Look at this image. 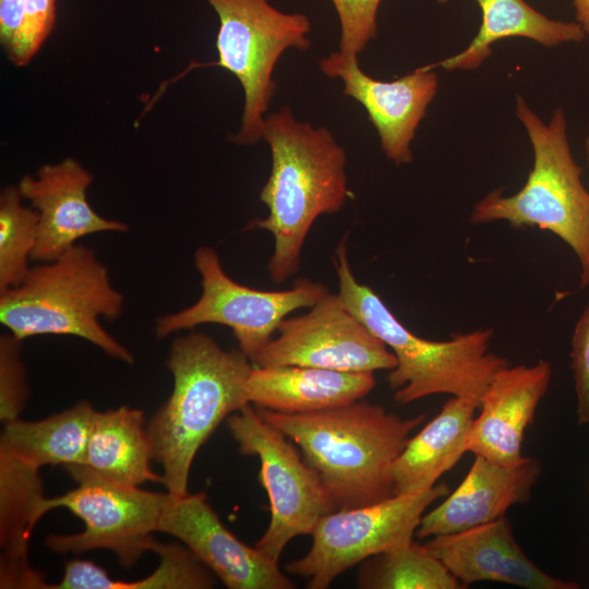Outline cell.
<instances>
[{
  "mask_svg": "<svg viewBox=\"0 0 589 589\" xmlns=\"http://www.w3.org/2000/svg\"><path fill=\"white\" fill-rule=\"evenodd\" d=\"M262 140L272 154L271 175L260 193L268 215L254 219L247 229L272 233L267 272L273 283L283 284L298 273L315 219L339 212L352 196L347 154L327 128L297 120L289 106L265 117Z\"/></svg>",
  "mask_w": 589,
  "mask_h": 589,
  "instance_id": "6da1fadb",
  "label": "cell"
},
{
  "mask_svg": "<svg viewBox=\"0 0 589 589\" xmlns=\"http://www.w3.org/2000/svg\"><path fill=\"white\" fill-rule=\"evenodd\" d=\"M255 408L298 446L336 510L394 496L393 465L426 419L425 413L402 418L361 399L308 413Z\"/></svg>",
  "mask_w": 589,
  "mask_h": 589,
  "instance_id": "7a4b0ae2",
  "label": "cell"
},
{
  "mask_svg": "<svg viewBox=\"0 0 589 589\" xmlns=\"http://www.w3.org/2000/svg\"><path fill=\"white\" fill-rule=\"evenodd\" d=\"M167 366L173 388L146 425L163 484L176 496L189 493L193 459L217 426L250 404L247 381L253 368L238 349L225 350L211 336L189 330L170 346Z\"/></svg>",
  "mask_w": 589,
  "mask_h": 589,
  "instance_id": "3957f363",
  "label": "cell"
},
{
  "mask_svg": "<svg viewBox=\"0 0 589 589\" xmlns=\"http://www.w3.org/2000/svg\"><path fill=\"white\" fill-rule=\"evenodd\" d=\"M334 265L346 308L396 357V366L387 375L396 402L407 405L436 394L480 400L493 377L509 365L505 357L490 351L492 328L455 334L447 340L411 333L369 286L356 279L348 261L347 235L336 249Z\"/></svg>",
  "mask_w": 589,
  "mask_h": 589,
  "instance_id": "277c9868",
  "label": "cell"
},
{
  "mask_svg": "<svg viewBox=\"0 0 589 589\" xmlns=\"http://www.w3.org/2000/svg\"><path fill=\"white\" fill-rule=\"evenodd\" d=\"M123 304L107 266L91 248L77 243L31 267L20 285L0 292V323L22 341L40 335L75 336L132 364V352L101 324L118 318Z\"/></svg>",
  "mask_w": 589,
  "mask_h": 589,
  "instance_id": "5b68a950",
  "label": "cell"
},
{
  "mask_svg": "<svg viewBox=\"0 0 589 589\" xmlns=\"http://www.w3.org/2000/svg\"><path fill=\"white\" fill-rule=\"evenodd\" d=\"M516 116L525 127L533 149V166L525 185L513 195L501 189L476 203L472 224L505 220L515 228L538 227L564 241L580 263V288L589 286V192L581 182L562 108L544 123L517 96Z\"/></svg>",
  "mask_w": 589,
  "mask_h": 589,
  "instance_id": "8992f818",
  "label": "cell"
},
{
  "mask_svg": "<svg viewBox=\"0 0 589 589\" xmlns=\"http://www.w3.org/2000/svg\"><path fill=\"white\" fill-rule=\"evenodd\" d=\"M216 12L218 60L211 65L233 74L244 101L239 131L230 137L237 145L262 140L266 112L277 91L274 69L288 49L306 51L312 41L310 17L284 12L271 0H206Z\"/></svg>",
  "mask_w": 589,
  "mask_h": 589,
  "instance_id": "52a82bcc",
  "label": "cell"
},
{
  "mask_svg": "<svg viewBox=\"0 0 589 589\" xmlns=\"http://www.w3.org/2000/svg\"><path fill=\"white\" fill-rule=\"evenodd\" d=\"M227 426L239 453L260 460L259 480L269 500L271 520L255 546L278 561L293 538L311 534L318 519L336 507L298 446L251 404L230 414Z\"/></svg>",
  "mask_w": 589,
  "mask_h": 589,
  "instance_id": "ba28073f",
  "label": "cell"
},
{
  "mask_svg": "<svg viewBox=\"0 0 589 589\" xmlns=\"http://www.w3.org/2000/svg\"><path fill=\"white\" fill-rule=\"evenodd\" d=\"M194 266L201 276L202 293L190 306L159 316L154 326L157 338L192 330L203 324L229 327L239 349L253 362L273 338L280 322L291 312L314 305L328 289L306 278L280 291L257 290L231 279L217 252L201 247L194 252Z\"/></svg>",
  "mask_w": 589,
  "mask_h": 589,
  "instance_id": "9c48e42d",
  "label": "cell"
},
{
  "mask_svg": "<svg viewBox=\"0 0 589 589\" xmlns=\"http://www.w3.org/2000/svg\"><path fill=\"white\" fill-rule=\"evenodd\" d=\"M449 492L440 482L420 492L332 512L314 526L308 553L287 563L286 570L305 578L310 589H326L354 565L411 542L426 508Z\"/></svg>",
  "mask_w": 589,
  "mask_h": 589,
  "instance_id": "30bf717a",
  "label": "cell"
},
{
  "mask_svg": "<svg viewBox=\"0 0 589 589\" xmlns=\"http://www.w3.org/2000/svg\"><path fill=\"white\" fill-rule=\"evenodd\" d=\"M62 495L44 498L40 517L63 507L84 522L83 531L73 534H50L45 544L57 553H82L104 549L115 553L119 563L130 568L157 540L159 519L167 493L152 492L139 485L103 480H86Z\"/></svg>",
  "mask_w": 589,
  "mask_h": 589,
  "instance_id": "8fae6325",
  "label": "cell"
},
{
  "mask_svg": "<svg viewBox=\"0 0 589 589\" xmlns=\"http://www.w3.org/2000/svg\"><path fill=\"white\" fill-rule=\"evenodd\" d=\"M310 310L285 317L277 337L253 360L254 366L300 365L349 372L390 371L397 360L360 322L338 293H325Z\"/></svg>",
  "mask_w": 589,
  "mask_h": 589,
  "instance_id": "7c38bea8",
  "label": "cell"
},
{
  "mask_svg": "<svg viewBox=\"0 0 589 589\" xmlns=\"http://www.w3.org/2000/svg\"><path fill=\"white\" fill-rule=\"evenodd\" d=\"M158 531L180 540L229 589L294 587L278 561L226 528L203 492L182 496L168 492Z\"/></svg>",
  "mask_w": 589,
  "mask_h": 589,
  "instance_id": "4fadbf2b",
  "label": "cell"
},
{
  "mask_svg": "<svg viewBox=\"0 0 589 589\" xmlns=\"http://www.w3.org/2000/svg\"><path fill=\"white\" fill-rule=\"evenodd\" d=\"M318 68L339 79L344 95L365 109L385 156L396 165L410 164L411 142L437 92L435 72L422 65L394 81H380L361 70L358 56L339 50L320 59Z\"/></svg>",
  "mask_w": 589,
  "mask_h": 589,
  "instance_id": "5bb4252c",
  "label": "cell"
},
{
  "mask_svg": "<svg viewBox=\"0 0 589 589\" xmlns=\"http://www.w3.org/2000/svg\"><path fill=\"white\" fill-rule=\"evenodd\" d=\"M93 175L76 159L67 157L41 166L35 176L25 175L17 188L38 214V237L33 261L49 262L100 232H125L128 224L107 219L89 205L86 192Z\"/></svg>",
  "mask_w": 589,
  "mask_h": 589,
  "instance_id": "9a60e30c",
  "label": "cell"
},
{
  "mask_svg": "<svg viewBox=\"0 0 589 589\" xmlns=\"http://www.w3.org/2000/svg\"><path fill=\"white\" fill-rule=\"evenodd\" d=\"M551 377V363L542 359L531 365L509 364L502 369L480 397V413L472 421L467 453L504 467L521 462L525 432Z\"/></svg>",
  "mask_w": 589,
  "mask_h": 589,
  "instance_id": "2e32d148",
  "label": "cell"
},
{
  "mask_svg": "<svg viewBox=\"0 0 589 589\" xmlns=\"http://www.w3.org/2000/svg\"><path fill=\"white\" fill-rule=\"evenodd\" d=\"M464 588L496 581L525 589H578L579 584L553 577L537 566L514 537L506 516L425 543Z\"/></svg>",
  "mask_w": 589,
  "mask_h": 589,
  "instance_id": "e0dca14e",
  "label": "cell"
},
{
  "mask_svg": "<svg viewBox=\"0 0 589 589\" xmlns=\"http://www.w3.org/2000/svg\"><path fill=\"white\" fill-rule=\"evenodd\" d=\"M541 472V462L533 457L504 467L474 456L460 484L423 515L416 536L425 539L455 533L504 517L512 506L530 501Z\"/></svg>",
  "mask_w": 589,
  "mask_h": 589,
  "instance_id": "ac0fdd59",
  "label": "cell"
},
{
  "mask_svg": "<svg viewBox=\"0 0 589 589\" xmlns=\"http://www.w3.org/2000/svg\"><path fill=\"white\" fill-rule=\"evenodd\" d=\"M375 384L373 372L253 365L247 381V392L254 407L281 413H308L360 400Z\"/></svg>",
  "mask_w": 589,
  "mask_h": 589,
  "instance_id": "d6986e66",
  "label": "cell"
},
{
  "mask_svg": "<svg viewBox=\"0 0 589 589\" xmlns=\"http://www.w3.org/2000/svg\"><path fill=\"white\" fill-rule=\"evenodd\" d=\"M152 447L140 409L121 406L95 412L85 455L64 467L77 483L103 480L125 485L163 483L151 468Z\"/></svg>",
  "mask_w": 589,
  "mask_h": 589,
  "instance_id": "ffe728a7",
  "label": "cell"
},
{
  "mask_svg": "<svg viewBox=\"0 0 589 589\" xmlns=\"http://www.w3.org/2000/svg\"><path fill=\"white\" fill-rule=\"evenodd\" d=\"M44 498L39 469L0 453L1 588L47 589L27 553Z\"/></svg>",
  "mask_w": 589,
  "mask_h": 589,
  "instance_id": "44dd1931",
  "label": "cell"
},
{
  "mask_svg": "<svg viewBox=\"0 0 589 589\" xmlns=\"http://www.w3.org/2000/svg\"><path fill=\"white\" fill-rule=\"evenodd\" d=\"M479 400L453 396L416 435L410 436L392 469L394 495L434 486L467 453L468 434Z\"/></svg>",
  "mask_w": 589,
  "mask_h": 589,
  "instance_id": "7402d4cb",
  "label": "cell"
},
{
  "mask_svg": "<svg viewBox=\"0 0 589 589\" xmlns=\"http://www.w3.org/2000/svg\"><path fill=\"white\" fill-rule=\"evenodd\" d=\"M482 14L480 28L461 52L432 64L447 71L472 70L492 53V45L508 37H524L551 48L564 43H579L586 33L575 22L552 20L525 0H476Z\"/></svg>",
  "mask_w": 589,
  "mask_h": 589,
  "instance_id": "603a6c76",
  "label": "cell"
},
{
  "mask_svg": "<svg viewBox=\"0 0 589 589\" xmlns=\"http://www.w3.org/2000/svg\"><path fill=\"white\" fill-rule=\"evenodd\" d=\"M96 409L86 400L38 421L20 418L3 423L0 453L28 466L80 464L85 455Z\"/></svg>",
  "mask_w": 589,
  "mask_h": 589,
  "instance_id": "cb8c5ba5",
  "label": "cell"
},
{
  "mask_svg": "<svg viewBox=\"0 0 589 589\" xmlns=\"http://www.w3.org/2000/svg\"><path fill=\"white\" fill-rule=\"evenodd\" d=\"M361 589H464L426 544L416 541L373 555L357 574Z\"/></svg>",
  "mask_w": 589,
  "mask_h": 589,
  "instance_id": "d4e9b609",
  "label": "cell"
},
{
  "mask_svg": "<svg viewBox=\"0 0 589 589\" xmlns=\"http://www.w3.org/2000/svg\"><path fill=\"white\" fill-rule=\"evenodd\" d=\"M16 187L0 194V292L20 285L31 267L38 237V214L22 202Z\"/></svg>",
  "mask_w": 589,
  "mask_h": 589,
  "instance_id": "484cf974",
  "label": "cell"
},
{
  "mask_svg": "<svg viewBox=\"0 0 589 589\" xmlns=\"http://www.w3.org/2000/svg\"><path fill=\"white\" fill-rule=\"evenodd\" d=\"M153 552L159 556V565L148 577L121 581L107 575L101 589H209L216 586V576L184 544L157 541Z\"/></svg>",
  "mask_w": 589,
  "mask_h": 589,
  "instance_id": "4316f807",
  "label": "cell"
},
{
  "mask_svg": "<svg viewBox=\"0 0 589 589\" xmlns=\"http://www.w3.org/2000/svg\"><path fill=\"white\" fill-rule=\"evenodd\" d=\"M22 340L10 333L0 337V419L3 423L20 418L28 399Z\"/></svg>",
  "mask_w": 589,
  "mask_h": 589,
  "instance_id": "83f0119b",
  "label": "cell"
},
{
  "mask_svg": "<svg viewBox=\"0 0 589 589\" xmlns=\"http://www.w3.org/2000/svg\"><path fill=\"white\" fill-rule=\"evenodd\" d=\"M340 26L339 51L359 56L377 36L382 0H330Z\"/></svg>",
  "mask_w": 589,
  "mask_h": 589,
  "instance_id": "f1b7e54d",
  "label": "cell"
},
{
  "mask_svg": "<svg viewBox=\"0 0 589 589\" xmlns=\"http://www.w3.org/2000/svg\"><path fill=\"white\" fill-rule=\"evenodd\" d=\"M56 19V0H25L17 36L7 51L16 67L29 63L49 36Z\"/></svg>",
  "mask_w": 589,
  "mask_h": 589,
  "instance_id": "f546056e",
  "label": "cell"
},
{
  "mask_svg": "<svg viewBox=\"0 0 589 589\" xmlns=\"http://www.w3.org/2000/svg\"><path fill=\"white\" fill-rule=\"evenodd\" d=\"M570 360L577 399V422L589 424V305L574 328Z\"/></svg>",
  "mask_w": 589,
  "mask_h": 589,
  "instance_id": "4dcf8cb0",
  "label": "cell"
},
{
  "mask_svg": "<svg viewBox=\"0 0 589 589\" xmlns=\"http://www.w3.org/2000/svg\"><path fill=\"white\" fill-rule=\"evenodd\" d=\"M24 4L25 0H0V39L7 51L17 36Z\"/></svg>",
  "mask_w": 589,
  "mask_h": 589,
  "instance_id": "1f68e13d",
  "label": "cell"
},
{
  "mask_svg": "<svg viewBox=\"0 0 589 589\" xmlns=\"http://www.w3.org/2000/svg\"><path fill=\"white\" fill-rule=\"evenodd\" d=\"M572 3L575 9L576 22L586 35L589 34V0H572Z\"/></svg>",
  "mask_w": 589,
  "mask_h": 589,
  "instance_id": "d6a6232c",
  "label": "cell"
},
{
  "mask_svg": "<svg viewBox=\"0 0 589 589\" xmlns=\"http://www.w3.org/2000/svg\"><path fill=\"white\" fill-rule=\"evenodd\" d=\"M584 147H585L586 158H587V161L589 164V135L585 140Z\"/></svg>",
  "mask_w": 589,
  "mask_h": 589,
  "instance_id": "836d02e7",
  "label": "cell"
},
{
  "mask_svg": "<svg viewBox=\"0 0 589 589\" xmlns=\"http://www.w3.org/2000/svg\"><path fill=\"white\" fill-rule=\"evenodd\" d=\"M436 1H437V3L444 4V3H447L450 0H436Z\"/></svg>",
  "mask_w": 589,
  "mask_h": 589,
  "instance_id": "e575fe53",
  "label": "cell"
},
{
  "mask_svg": "<svg viewBox=\"0 0 589 589\" xmlns=\"http://www.w3.org/2000/svg\"><path fill=\"white\" fill-rule=\"evenodd\" d=\"M587 490H588V493H589V482H588V485H587Z\"/></svg>",
  "mask_w": 589,
  "mask_h": 589,
  "instance_id": "d590c367",
  "label": "cell"
}]
</instances>
